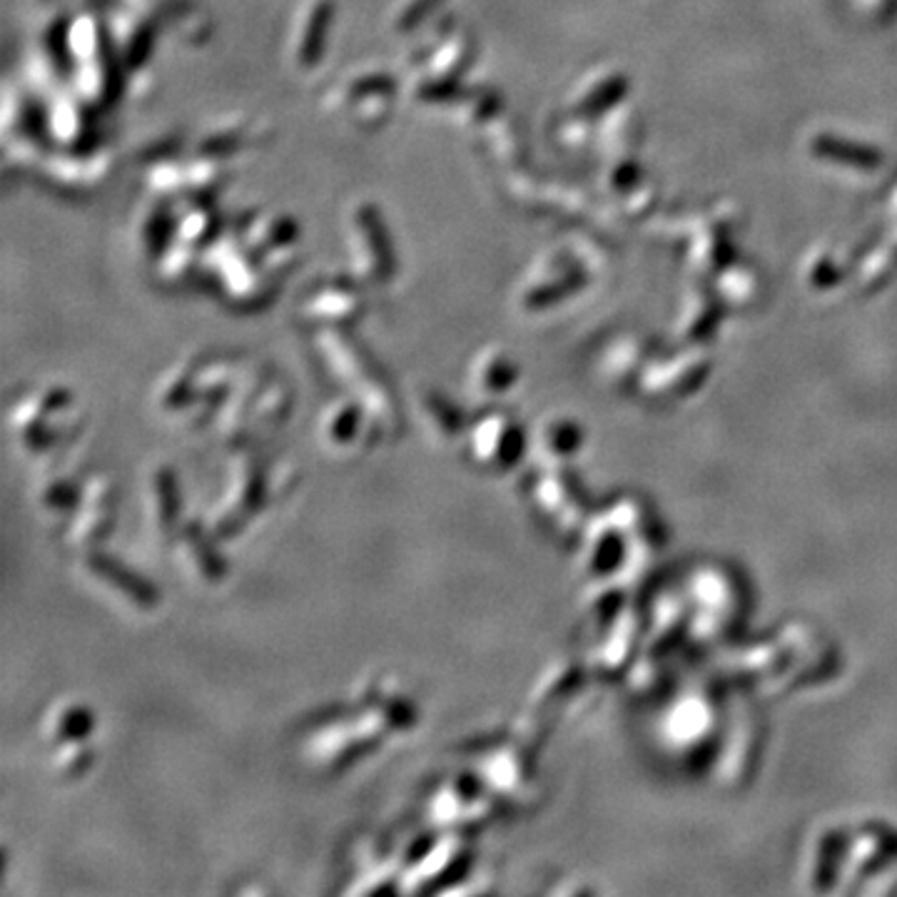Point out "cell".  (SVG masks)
Returning a JSON list of instances; mask_svg holds the SVG:
<instances>
[{
  "instance_id": "30bf717a",
  "label": "cell",
  "mask_w": 897,
  "mask_h": 897,
  "mask_svg": "<svg viewBox=\"0 0 897 897\" xmlns=\"http://www.w3.org/2000/svg\"><path fill=\"white\" fill-rule=\"evenodd\" d=\"M85 573H88L96 583H100L108 593H112V597L125 599L132 609H150L155 603L153 589L145 587L138 576H132L130 571L122 569V566L106 561V556L90 559L85 564Z\"/></svg>"
},
{
  "instance_id": "7c38bea8",
  "label": "cell",
  "mask_w": 897,
  "mask_h": 897,
  "mask_svg": "<svg viewBox=\"0 0 897 897\" xmlns=\"http://www.w3.org/2000/svg\"><path fill=\"white\" fill-rule=\"evenodd\" d=\"M179 508L177 484L173 471L167 467H157L150 474L147 484V514L153 518L160 534H169L175 528V516Z\"/></svg>"
},
{
  "instance_id": "7402d4cb",
  "label": "cell",
  "mask_w": 897,
  "mask_h": 897,
  "mask_svg": "<svg viewBox=\"0 0 897 897\" xmlns=\"http://www.w3.org/2000/svg\"><path fill=\"white\" fill-rule=\"evenodd\" d=\"M51 130L61 138V143H75L83 135L85 118L80 112V106L73 98H63L61 102H55L51 116Z\"/></svg>"
},
{
  "instance_id": "5bb4252c",
  "label": "cell",
  "mask_w": 897,
  "mask_h": 897,
  "mask_svg": "<svg viewBox=\"0 0 897 897\" xmlns=\"http://www.w3.org/2000/svg\"><path fill=\"white\" fill-rule=\"evenodd\" d=\"M362 412H367L362 407V402L359 400H342L332 404L325 412V419H322V437L327 439V444H332L335 449H347L357 444V437H362Z\"/></svg>"
},
{
  "instance_id": "ba28073f",
  "label": "cell",
  "mask_w": 897,
  "mask_h": 897,
  "mask_svg": "<svg viewBox=\"0 0 897 897\" xmlns=\"http://www.w3.org/2000/svg\"><path fill=\"white\" fill-rule=\"evenodd\" d=\"M83 508L73 526L68 528V542L73 546H90L106 536L112 524V489L106 479H92L83 486Z\"/></svg>"
},
{
  "instance_id": "3957f363",
  "label": "cell",
  "mask_w": 897,
  "mask_h": 897,
  "mask_svg": "<svg viewBox=\"0 0 897 897\" xmlns=\"http://www.w3.org/2000/svg\"><path fill=\"white\" fill-rule=\"evenodd\" d=\"M396 83L382 70L354 73L329 92V106L337 108L359 128H380L392 116Z\"/></svg>"
},
{
  "instance_id": "d6986e66",
  "label": "cell",
  "mask_w": 897,
  "mask_h": 897,
  "mask_svg": "<svg viewBox=\"0 0 897 897\" xmlns=\"http://www.w3.org/2000/svg\"><path fill=\"white\" fill-rule=\"evenodd\" d=\"M217 234V217L210 207H195V210L183 217L175 225V238L177 242L187 244V248H203L205 242H210Z\"/></svg>"
},
{
  "instance_id": "52a82bcc",
  "label": "cell",
  "mask_w": 897,
  "mask_h": 897,
  "mask_svg": "<svg viewBox=\"0 0 897 897\" xmlns=\"http://www.w3.org/2000/svg\"><path fill=\"white\" fill-rule=\"evenodd\" d=\"M260 496V471L252 455L234 459L230 486L225 491L222 502H217L212 512V524L217 536H228L254 512Z\"/></svg>"
},
{
  "instance_id": "ffe728a7",
  "label": "cell",
  "mask_w": 897,
  "mask_h": 897,
  "mask_svg": "<svg viewBox=\"0 0 897 897\" xmlns=\"http://www.w3.org/2000/svg\"><path fill=\"white\" fill-rule=\"evenodd\" d=\"M112 41L118 43L122 61L128 65H143L150 53V45H153L147 28L140 25L138 18H125L120 25V33L112 35Z\"/></svg>"
},
{
  "instance_id": "e0dca14e",
  "label": "cell",
  "mask_w": 897,
  "mask_h": 897,
  "mask_svg": "<svg viewBox=\"0 0 897 897\" xmlns=\"http://www.w3.org/2000/svg\"><path fill=\"white\" fill-rule=\"evenodd\" d=\"M173 234H175V222H173V215H169L167 210V205L160 203V205L147 207V210L143 212V220H140V228H138L140 244H143L150 254H155V252L163 254L167 244L173 242L169 240Z\"/></svg>"
},
{
  "instance_id": "4fadbf2b",
  "label": "cell",
  "mask_w": 897,
  "mask_h": 897,
  "mask_svg": "<svg viewBox=\"0 0 897 897\" xmlns=\"http://www.w3.org/2000/svg\"><path fill=\"white\" fill-rule=\"evenodd\" d=\"M92 731V713L90 708L80 701H61L53 705L45 721V735L53 743H70V741H85Z\"/></svg>"
},
{
  "instance_id": "ac0fdd59",
  "label": "cell",
  "mask_w": 897,
  "mask_h": 897,
  "mask_svg": "<svg viewBox=\"0 0 897 897\" xmlns=\"http://www.w3.org/2000/svg\"><path fill=\"white\" fill-rule=\"evenodd\" d=\"M289 409V394L282 384H270L260 390L258 402H254L250 424L260 429H275L285 419Z\"/></svg>"
},
{
  "instance_id": "8992f818",
  "label": "cell",
  "mask_w": 897,
  "mask_h": 897,
  "mask_svg": "<svg viewBox=\"0 0 897 897\" xmlns=\"http://www.w3.org/2000/svg\"><path fill=\"white\" fill-rule=\"evenodd\" d=\"M335 23L332 0H305L289 33V61L297 70H315L322 63Z\"/></svg>"
},
{
  "instance_id": "7a4b0ae2",
  "label": "cell",
  "mask_w": 897,
  "mask_h": 897,
  "mask_svg": "<svg viewBox=\"0 0 897 897\" xmlns=\"http://www.w3.org/2000/svg\"><path fill=\"white\" fill-rule=\"evenodd\" d=\"M349 254L354 275L362 282L380 285L394 275L396 258L392 234L386 230L382 212L370 200H357L347 215Z\"/></svg>"
},
{
  "instance_id": "6da1fadb",
  "label": "cell",
  "mask_w": 897,
  "mask_h": 897,
  "mask_svg": "<svg viewBox=\"0 0 897 897\" xmlns=\"http://www.w3.org/2000/svg\"><path fill=\"white\" fill-rule=\"evenodd\" d=\"M319 339H322L319 347H322L327 362L357 392L359 402H362L367 414H372L376 427L394 431L400 419H396L392 390L382 380V374L374 370V364L362 352V347H357L352 339L344 332H337L335 327L325 329Z\"/></svg>"
},
{
  "instance_id": "9a60e30c",
  "label": "cell",
  "mask_w": 897,
  "mask_h": 897,
  "mask_svg": "<svg viewBox=\"0 0 897 897\" xmlns=\"http://www.w3.org/2000/svg\"><path fill=\"white\" fill-rule=\"evenodd\" d=\"M250 143V122L244 118H228L212 122L197 140V153L205 157H228Z\"/></svg>"
},
{
  "instance_id": "5b68a950",
  "label": "cell",
  "mask_w": 897,
  "mask_h": 897,
  "mask_svg": "<svg viewBox=\"0 0 897 897\" xmlns=\"http://www.w3.org/2000/svg\"><path fill=\"white\" fill-rule=\"evenodd\" d=\"M68 53L78 68V88L88 102H102L110 85V63L106 58L102 31L92 15L75 18L68 31Z\"/></svg>"
},
{
  "instance_id": "603a6c76",
  "label": "cell",
  "mask_w": 897,
  "mask_h": 897,
  "mask_svg": "<svg viewBox=\"0 0 897 897\" xmlns=\"http://www.w3.org/2000/svg\"><path fill=\"white\" fill-rule=\"evenodd\" d=\"M447 0H400L392 13V25L396 33L417 31L422 23L429 21V15L441 8Z\"/></svg>"
},
{
  "instance_id": "8fae6325",
  "label": "cell",
  "mask_w": 897,
  "mask_h": 897,
  "mask_svg": "<svg viewBox=\"0 0 897 897\" xmlns=\"http://www.w3.org/2000/svg\"><path fill=\"white\" fill-rule=\"evenodd\" d=\"M461 857V843L457 835L444 838L437 847H431L429 853H424L417 863H414V871L407 877L409 890H429L431 883L447 877L455 867H459Z\"/></svg>"
},
{
  "instance_id": "2e32d148",
  "label": "cell",
  "mask_w": 897,
  "mask_h": 897,
  "mask_svg": "<svg viewBox=\"0 0 897 897\" xmlns=\"http://www.w3.org/2000/svg\"><path fill=\"white\" fill-rule=\"evenodd\" d=\"M179 561L187 571L197 576L200 581L217 583L222 581V561L217 559L212 546L205 542V536L197 532V528H185V534L179 536Z\"/></svg>"
},
{
  "instance_id": "277c9868",
  "label": "cell",
  "mask_w": 897,
  "mask_h": 897,
  "mask_svg": "<svg viewBox=\"0 0 897 897\" xmlns=\"http://www.w3.org/2000/svg\"><path fill=\"white\" fill-rule=\"evenodd\" d=\"M252 250L244 252L232 244H217L212 250V270L217 275V285L222 287L225 297L238 302V305L258 307L272 295L270 275L262 260L252 258Z\"/></svg>"
},
{
  "instance_id": "9c48e42d",
  "label": "cell",
  "mask_w": 897,
  "mask_h": 897,
  "mask_svg": "<svg viewBox=\"0 0 897 897\" xmlns=\"http://www.w3.org/2000/svg\"><path fill=\"white\" fill-rule=\"evenodd\" d=\"M362 295L349 282H325L302 305V315L311 322H349L362 315Z\"/></svg>"
},
{
  "instance_id": "44dd1931",
  "label": "cell",
  "mask_w": 897,
  "mask_h": 897,
  "mask_svg": "<svg viewBox=\"0 0 897 897\" xmlns=\"http://www.w3.org/2000/svg\"><path fill=\"white\" fill-rule=\"evenodd\" d=\"M422 412H424V417H427V427L431 434H437V437H444V439L455 437L459 429V414L447 402V396H441V394L422 396Z\"/></svg>"
},
{
  "instance_id": "cb8c5ba5",
  "label": "cell",
  "mask_w": 897,
  "mask_h": 897,
  "mask_svg": "<svg viewBox=\"0 0 897 897\" xmlns=\"http://www.w3.org/2000/svg\"><path fill=\"white\" fill-rule=\"evenodd\" d=\"M55 763H58V770L63 776H78L90 763V748L85 745V741L61 743L58 753H55Z\"/></svg>"
}]
</instances>
